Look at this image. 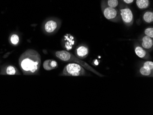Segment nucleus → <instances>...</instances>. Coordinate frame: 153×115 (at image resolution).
I'll return each mask as SVG.
<instances>
[{"label":"nucleus","instance_id":"f257e3e1","mask_svg":"<svg viewBox=\"0 0 153 115\" xmlns=\"http://www.w3.org/2000/svg\"><path fill=\"white\" fill-rule=\"evenodd\" d=\"M19 64L24 75H37L41 66V56L36 50H27L21 55Z\"/></svg>","mask_w":153,"mask_h":115},{"label":"nucleus","instance_id":"f03ea898","mask_svg":"<svg viewBox=\"0 0 153 115\" xmlns=\"http://www.w3.org/2000/svg\"><path fill=\"white\" fill-rule=\"evenodd\" d=\"M54 55L56 57H57L62 61L78 63L81 65L87 70L92 72L99 77H103L105 76L99 72L96 71L88 63H87L83 61L82 60L79 59L76 56L74 55V54L69 52V51L66 50H58V51H55L54 52Z\"/></svg>","mask_w":153,"mask_h":115},{"label":"nucleus","instance_id":"7ed1b4c3","mask_svg":"<svg viewBox=\"0 0 153 115\" xmlns=\"http://www.w3.org/2000/svg\"><path fill=\"white\" fill-rule=\"evenodd\" d=\"M62 21L56 17L46 18L41 25V30L46 36H52L58 32L62 26Z\"/></svg>","mask_w":153,"mask_h":115},{"label":"nucleus","instance_id":"20e7f679","mask_svg":"<svg viewBox=\"0 0 153 115\" xmlns=\"http://www.w3.org/2000/svg\"><path fill=\"white\" fill-rule=\"evenodd\" d=\"M86 69L78 63H70L65 66L59 75L62 76H85L88 75Z\"/></svg>","mask_w":153,"mask_h":115},{"label":"nucleus","instance_id":"39448f33","mask_svg":"<svg viewBox=\"0 0 153 115\" xmlns=\"http://www.w3.org/2000/svg\"><path fill=\"white\" fill-rule=\"evenodd\" d=\"M100 7L102 14L106 19L114 23H119L122 21L118 8H113L107 6L105 0H101Z\"/></svg>","mask_w":153,"mask_h":115},{"label":"nucleus","instance_id":"423d86ee","mask_svg":"<svg viewBox=\"0 0 153 115\" xmlns=\"http://www.w3.org/2000/svg\"><path fill=\"white\" fill-rule=\"evenodd\" d=\"M118 9L123 24L128 27L133 25L134 23V14L128 5L124 4L121 1Z\"/></svg>","mask_w":153,"mask_h":115},{"label":"nucleus","instance_id":"0eeeda50","mask_svg":"<svg viewBox=\"0 0 153 115\" xmlns=\"http://www.w3.org/2000/svg\"><path fill=\"white\" fill-rule=\"evenodd\" d=\"M77 43L76 39L71 33L64 35L61 40V44L64 50L70 51L74 48Z\"/></svg>","mask_w":153,"mask_h":115},{"label":"nucleus","instance_id":"6e6552de","mask_svg":"<svg viewBox=\"0 0 153 115\" xmlns=\"http://www.w3.org/2000/svg\"><path fill=\"white\" fill-rule=\"evenodd\" d=\"M137 41L143 48L147 50L149 53L153 51V39L142 34L138 37Z\"/></svg>","mask_w":153,"mask_h":115},{"label":"nucleus","instance_id":"1a4fd4ad","mask_svg":"<svg viewBox=\"0 0 153 115\" xmlns=\"http://www.w3.org/2000/svg\"><path fill=\"white\" fill-rule=\"evenodd\" d=\"M134 46L135 53L138 57L145 60L152 59L149 52L143 48L137 41H135L134 42Z\"/></svg>","mask_w":153,"mask_h":115},{"label":"nucleus","instance_id":"9d476101","mask_svg":"<svg viewBox=\"0 0 153 115\" xmlns=\"http://www.w3.org/2000/svg\"><path fill=\"white\" fill-rule=\"evenodd\" d=\"M89 53V47L86 44H80L76 47L75 50V56L81 60L86 58Z\"/></svg>","mask_w":153,"mask_h":115},{"label":"nucleus","instance_id":"9b49d317","mask_svg":"<svg viewBox=\"0 0 153 115\" xmlns=\"http://www.w3.org/2000/svg\"><path fill=\"white\" fill-rule=\"evenodd\" d=\"M44 69L46 71H51L56 69L58 67V64L56 61L52 59L45 60L43 64Z\"/></svg>","mask_w":153,"mask_h":115},{"label":"nucleus","instance_id":"f8f14e48","mask_svg":"<svg viewBox=\"0 0 153 115\" xmlns=\"http://www.w3.org/2000/svg\"><path fill=\"white\" fill-rule=\"evenodd\" d=\"M142 20L145 24H152L153 22V11L152 10L145 11L143 13Z\"/></svg>","mask_w":153,"mask_h":115},{"label":"nucleus","instance_id":"ddd939ff","mask_svg":"<svg viewBox=\"0 0 153 115\" xmlns=\"http://www.w3.org/2000/svg\"><path fill=\"white\" fill-rule=\"evenodd\" d=\"M138 74L140 76H143V77H153V70H149L147 68H144L142 66L140 65L138 67Z\"/></svg>","mask_w":153,"mask_h":115},{"label":"nucleus","instance_id":"4468645a","mask_svg":"<svg viewBox=\"0 0 153 115\" xmlns=\"http://www.w3.org/2000/svg\"><path fill=\"white\" fill-rule=\"evenodd\" d=\"M136 4L138 9L144 10L150 7V0H135Z\"/></svg>","mask_w":153,"mask_h":115},{"label":"nucleus","instance_id":"2eb2a0df","mask_svg":"<svg viewBox=\"0 0 153 115\" xmlns=\"http://www.w3.org/2000/svg\"><path fill=\"white\" fill-rule=\"evenodd\" d=\"M5 73L7 75H20V73L17 70L15 67L13 66H8L5 69Z\"/></svg>","mask_w":153,"mask_h":115},{"label":"nucleus","instance_id":"dca6fc26","mask_svg":"<svg viewBox=\"0 0 153 115\" xmlns=\"http://www.w3.org/2000/svg\"><path fill=\"white\" fill-rule=\"evenodd\" d=\"M107 6L113 8H118L120 5V0H105Z\"/></svg>","mask_w":153,"mask_h":115},{"label":"nucleus","instance_id":"f3484780","mask_svg":"<svg viewBox=\"0 0 153 115\" xmlns=\"http://www.w3.org/2000/svg\"><path fill=\"white\" fill-rule=\"evenodd\" d=\"M10 42L13 45H18L20 42V37L17 33L12 34L10 36Z\"/></svg>","mask_w":153,"mask_h":115},{"label":"nucleus","instance_id":"a211bd4d","mask_svg":"<svg viewBox=\"0 0 153 115\" xmlns=\"http://www.w3.org/2000/svg\"><path fill=\"white\" fill-rule=\"evenodd\" d=\"M140 65L144 68L153 70V62L150 60H146V61L142 62L141 63Z\"/></svg>","mask_w":153,"mask_h":115},{"label":"nucleus","instance_id":"6ab92c4d","mask_svg":"<svg viewBox=\"0 0 153 115\" xmlns=\"http://www.w3.org/2000/svg\"><path fill=\"white\" fill-rule=\"evenodd\" d=\"M145 36H148L153 39V27L152 26L149 27L144 30L143 33Z\"/></svg>","mask_w":153,"mask_h":115},{"label":"nucleus","instance_id":"aec40b11","mask_svg":"<svg viewBox=\"0 0 153 115\" xmlns=\"http://www.w3.org/2000/svg\"><path fill=\"white\" fill-rule=\"evenodd\" d=\"M121 2L127 5H130L134 2L135 0H120Z\"/></svg>","mask_w":153,"mask_h":115}]
</instances>
